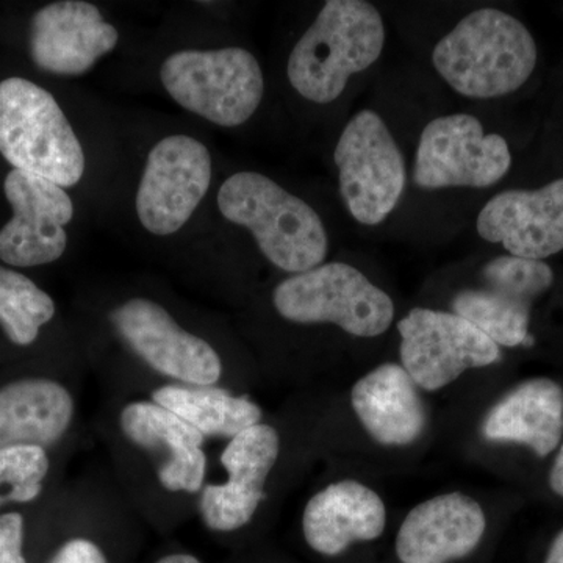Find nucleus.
I'll list each match as a JSON object with an SVG mask.
<instances>
[{
  "label": "nucleus",
  "mask_w": 563,
  "mask_h": 563,
  "mask_svg": "<svg viewBox=\"0 0 563 563\" xmlns=\"http://www.w3.org/2000/svg\"><path fill=\"white\" fill-rule=\"evenodd\" d=\"M514 169V151L479 106L440 110L415 128L409 190L390 228L415 239L455 231L474 218Z\"/></svg>",
  "instance_id": "obj_1"
},
{
  "label": "nucleus",
  "mask_w": 563,
  "mask_h": 563,
  "mask_svg": "<svg viewBox=\"0 0 563 563\" xmlns=\"http://www.w3.org/2000/svg\"><path fill=\"white\" fill-rule=\"evenodd\" d=\"M428 65L433 77L473 106L515 95L539 66V44L523 21L493 5L459 13L432 40Z\"/></svg>",
  "instance_id": "obj_2"
},
{
  "label": "nucleus",
  "mask_w": 563,
  "mask_h": 563,
  "mask_svg": "<svg viewBox=\"0 0 563 563\" xmlns=\"http://www.w3.org/2000/svg\"><path fill=\"white\" fill-rule=\"evenodd\" d=\"M387 21L368 0H328L287 58L288 85L313 107H336L383 62Z\"/></svg>",
  "instance_id": "obj_3"
},
{
  "label": "nucleus",
  "mask_w": 563,
  "mask_h": 563,
  "mask_svg": "<svg viewBox=\"0 0 563 563\" xmlns=\"http://www.w3.org/2000/svg\"><path fill=\"white\" fill-rule=\"evenodd\" d=\"M388 109L352 111L333 144L336 192L344 213L363 231H388L409 190L410 135Z\"/></svg>",
  "instance_id": "obj_4"
},
{
  "label": "nucleus",
  "mask_w": 563,
  "mask_h": 563,
  "mask_svg": "<svg viewBox=\"0 0 563 563\" xmlns=\"http://www.w3.org/2000/svg\"><path fill=\"white\" fill-rule=\"evenodd\" d=\"M218 209L250 233L266 262L288 276L329 261L331 232L320 211L265 174H232L218 191Z\"/></svg>",
  "instance_id": "obj_5"
},
{
  "label": "nucleus",
  "mask_w": 563,
  "mask_h": 563,
  "mask_svg": "<svg viewBox=\"0 0 563 563\" xmlns=\"http://www.w3.org/2000/svg\"><path fill=\"white\" fill-rule=\"evenodd\" d=\"M282 320L298 325H331L354 340H376L396 324V303L361 265L328 261L288 276L273 290Z\"/></svg>",
  "instance_id": "obj_6"
},
{
  "label": "nucleus",
  "mask_w": 563,
  "mask_h": 563,
  "mask_svg": "<svg viewBox=\"0 0 563 563\" xmlns=\"http://www.w3.org/2000/svg\"><path fill=\"white\" fill-rule=\"evenodd\" d=\"M0 154L14 169L60 185L79 184L85 154L54 96L21 77L0 81Z\"/></svg>",
  "instance_id": "obj_7"
},
{
  "label": "nucleus",
  "mask_w": 563,
  "mask_h": 563,
  "mask_svg": "<svg viewBox=\"0 0 563 563\" xmlns=\"http://www.w3.org/2000/svg\"><path fill=\"white\" fill-rule=\"evenodd\" d=\"M161 80L181 109L221 128H240L261 109L265 76L244 47L179 51L163 62Z\"/></svg>",
  "instance_id": "obj_8"
},
{
  "label": "nucleus",
  "mask_w": 563,
  "mask_h": 563,
  "mask_svg": "<svg viewBox=\"0 0 563 563\" xmlns=\"http://www.w3.org/2000/svg\"><path fill=\"white\" fill-rule=\"evenodd\" d=\"M550 263L498 254L477 262L472 277L455 288L451 310L499 347L531 346L532 307L553 288Z\"/></svg>",
  "instance_id": "obj_9"
},
{
  "label": "nucleus",
  "mask_w": 563,
  "mask_h": 563,
  "mask_svg": "<svg viewBox=\"0 0 563 563\" xmlns=\"http://www.w3.org/2000/svg\"><path fill=\"white\" fill-rule=\"evenodd\" d=\"M399 358L418 388L439 391L470 369L501 362L503 351L451 310L413 307L396 321Z\"/></svg>",
  "instance_id": "obj_10"
},
{
  "label": "nucleus",
  "mask_w": 563,
  "mask_h": 563,
  "mask_svg": "<svg viewBox=\"0 0 563 563\" xmlns=\"http://www.w3.org/2000/svg\"><path fill=\"white\" fill-rule=\"evenodd\" d=\"M211 184V155L201 141L169 135L150 155L136 191L141 225L152 235L179 232L206 198Z\"/></svg>",
  "instance_id": "obj_11"
},
{
  "label": "nucleus",
  "mask_w": 563,
  "mask_h": 563,
  "mask_svg": "<svg viewBox=\"0 0 563 563\" xmlns=\"http://www.w3.org/2000/svg\"><path fill=\"white\" fill-rule=\"evenodd\" d=\"M473 232L504 254L547 262L563 252V177L536 188L492 195L473 218Z\"/></svg>",
  "instance_id": "obj_12"
},
{
  "label": "nucleus",
  "mask_w": 563,
  "mask_h": 563,
  "mask_svg": "<svg viewBox=\"0 0 563 563\" xmlns=\"http://www.w3.org/2000/svg\"><path fill=\"white\" fill-rule=\"evenodd\" d=\"M13 218L0 229V261L31 268L58 261L68 246L65 225L74 203L60 185L13 169L3 181Z\"/></svg>",
  "instance_id": "obj_13"
},
{
  "label": "nucleus",
  "mask_w": 563,
  "mask_h": 563,
  "mask_svg": "<svg viewBox=\"0 0 563 563\" xmlns=\"http://www.w3.org/2000/svg\"><path fill=\"white\" fill-rule=\"evenodd\" d=\"M111 322L155 372L196 387L220 380L222 363L211 344L184 331L157 302L133 298L111 313Z\"/></svg>",
  "instance_id": "obj_14"
},
{
  "label": "nucleus",
  "mask_w": 563,
  "mask_h": 563,
  "mask_svg": "<svg viewBox=\"0 0 563 563\" xmlns=\"http://www.w3.org/2000/svg\"><path fill=\"white\" fill-rule=\"evenodd\" d=\"M279 451V433L262 422L233 437L221 455L228 483L209 485L202 492L199 507L210 529L232 532L250 523L265 498L263 487Z\"/></svg>",
  "instance_id": "obj_15"
},
{
  "label": "nucleus",
  "mask_w": 563,
  "mask_h": 563,
  "mask_svg": "<svg viewBox=\"0 0 563 563\" xmlns=\"http://www.w3.org/2000/svg\"><path fill=\"white\" fill-rule=\"evenodd\" d=\"M487 531L481 504L465 493H444L415 506L396 533L401 563H451L474 553Z\"/></svg>",
  "instance_id": "obj_16"
},
{
  "label": "nucleus",
  "mask_w": 563,
  "mask_h": 563,
  "mask_svg": "<svg viewBox=\"0 0 563 563\" xmlns=\"http://www.w3.org/2000/svg\"><path fill=\"white\" fill-rule=\"evenodd\" d=\"M120 33L90 2L63 0L36 11L31 54L35 65L58 76H81L117 47Z\"/></svg>",
  "instance_id": "obj_17"
},
{
  "label": "nucleus",
  "mask_w": 563,
  "mask_h": 563,
  "mask_svg": "<svg viewBox=\"0 0 563 563\" xmlns=\"http://www.w3.org/2000/svg\"><path fill=\"white\" fill-rule=\"evenodd\" d=\"M387 526V507L373 488L346 479L322 488L302 517L306 542L314 553L335 558L354 543L374 542Z\"/></svg>",
  "instance_id": "obj_18"
},
{
  "label": "nucleus",
  "mask_w": 563,
  "mask_h": 563,
  "mask_svg": "<svg viewBox=\"0 0 563 563\" xmlns=\"http://www.w3.org/2000/svg\"><path fill=\"white\" fill-rule=\"evenodd\" d=\"M351 404L362 428L383 446H410L428 426L420 388L401 363H383L361 377L352 387Z\"/></svg>",
  "instance_id": "obj_19"
},
{
  "label": "nucleus",
  "mask_w": 563,
  "mask_h": 563,
  "mask_svg": "<svg viewBox=\"0 0 563 563\" xmlns=\"http://www.w3.org/2000/svg\"><path fill=\"white\" fill-rule=\"evenodd\" d=\"M121 429L131 442L154 454L165 453L158 481L166 490L196 493L206 477L203 435L172 410L155 402H131L122 409Z\"/></svg>",
  "instance_id": "obj_20"
},
{
  "label": "nucleus",
  "mask_w": 563,
  "mask_h": 563,
  "mask_svg": "<svg viewBox=\"0 0 563 563\" xmlns=\"http://www.w3.org/2000/svg\"><path fill=\"white\" fill-rule=\"evenodd\" d=\"M483 435L488 442L525 444L547 457L563 435V388L547 377L517 385L488 410Z\"/></svg>",
  "instance_id": "obj_21"
},
{
  "label": "nucleus",
  "mask_w": 563,
  "mask_h": 563,
  "mask_svg": "<svg viewBox=\"0 0 563 563\" xmlns=\"http://www.w3.org/2000/svg\"><path fill=\"white\" fill-rule=\"evenodd\" d=\"M73 413L69 391L54 380L9 384L0 390V448L55 443L69 428Z\"/></svg>",
  "instance_id": "obj_22"
},
{
  "label": "nucleus",
  "mask_w": 563,
  "mask_h": 563,
  "mask_svg": "<svg viewBox=\"0 0 563 563\" xmlns=\"http://www.w3.org/2000/svg\"><path fill=\"white\" fill-rule=\"evenodd\" d=\"M152 399L198 429L202 435L232 440L258 424L263 417L261 407L250 398L233 396L222 388L166 385L155 390Z\"/></svg>",
  "instance_id": "obj_23"
},
{
  "label": "nucleus",
  "mask_w": 563,
  "mask_h": 563,
  "mask_svg": "<svg viewBox=\"0 0 563 563\" xmlns=\"http://www.w3.org/2000/svg\"><path fill=\"white\" fill-rule=\"evenodd\" d=\"M54 314V301L35 282L0 266V325L10 342L32 344Z\"/></svg>",
  "instance_id": "obj_24"
},
{
  "label": "nucleus",
  "mask_w": 563,
  "mask_h": 563,
  "mask_svg": "<svg viewBox=\"0 0 563 563\" xmlns=\"http://www.w3.org/2000/svg\"><path fill=\"white\" fill-rule=\"evenodd\" d=\"M47 472L49 459L43 448H0V504L38 498Z\"/></svg>",
  "instance_id": "obj_25"
},
{
  "label": "nucleus",
  "mask_w": 563,
  "mask_h": 563,
  "mask_svg": "<svg viewBox=\"0 0 563 563\" xmlns=\"http://www.w3.org/2000/svg\"><path fill=\"white\" fill-rule=\"evenodd\" d=\"M24 518L16 512L0 515V563H25L22 554Z\"/></svg>",
  "instance_id": "obj_26"
},
{
  "label": "nucleus",
  "mask_w": 563,
  "mask_h": 563,
  "mask_svg": "<svg viewBox=\"0 0 563 563\" xmlns=\"http://www.w3.org/2000/svg\"><path fill=\"white\" fill-rule=\"evenodd\" d=\"M51 563H107L101 548L87 539H74L63 544Z\"/></svg>",
  "instance_id": "obj_27"
},
{
  "label": "nucleus",
  "mask_w": 563,
  "mask_h": 563,
  "mask_svg": "<svg viewBox=\"0 0 563 563\" xmlns=\"http://www.w3.org/2000/svg\"><path fill=\"white\" fill-rule=\"evenodd\" d=\"M550 487L555 495L563 498V444L559 450L558 457H555L553 468H551Z\"/></svg>",
  "instance_id": "obj_28"
},
{
  "label": "nucleus",
  "mask_w": 563,
  "mask_h": 563,
  "mask_svg": "<svg viewBox=\"0 0 563 563\" xmlns=\"http://www.w3.org/2000/svg\"><path fill=\"white\" fill-rule=\"evenodd\" d=\"M544 563H563V531L559 532L554 542L551 543Z\"/></svg>",
  "instance_id": "obj_29"
},
{
  "label": "nucleus",
  "mask_w": 563,
  "mask_h": 563,
  "mask_svg": "<svg viewBox=\"0 0 563 563\" xmlns=\"http://www.w3.org/2000/svg\"><path fill=\"white\" fill-rule=\"evenodd\" d=\"M157 563H201V561L190 554H173L166 555V558L161 559Z\"/></svg>",
  "instance_id": "obj_30"
}]
</instances>
